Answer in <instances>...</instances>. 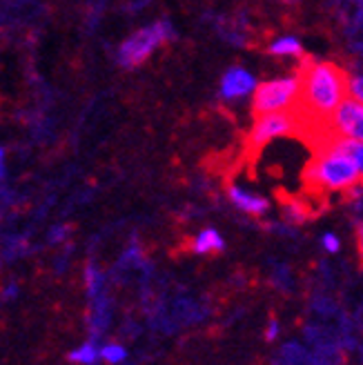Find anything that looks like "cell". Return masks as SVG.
<instances>
[{"instance_id":"cell-14","label":"cell","mask_w":363,"mask_h":365,"mask_svg":"<svg viewBox=\"0 0 363 365\" xmlns=\"http://www.w3.org/2000/svg\"><path fill=\"white\" fill-rule=\"evenodd\" d=\"M270 53L272 56H303V47L295 36H283L270 45Z\"/></svg>"},{"instance_id":"cell-2","label":"cell","mask_w":363,"mask_h":365,"mask_svg":"<svg viewBox=\"0 0 363 365\" xmlns=\"http://www.w3.org/2000/svg\"><path fill=\"white\" fill-rule=\"evenodd\" d=\"M312 160L303 180L315 192H348L359 185L363 172V145L354 138H323L312 145Z\"/></svg>"},{"instance_id":"cell-5","label":"cell","mask_w":363,"mask_h":365,"mask_svg":"<svg viewBox=\"0 0 363 365\" xmlns=\"http://www.w3.org/2000/svg\"><path fill=\"white\" fill-rule=\"evenodd\" d=\"M279 136H292V138H301V123L295 116V112H275V114H261L254 120L252 130L247 134V150L252 154H259L265 145L272 138Z\"/></svg>"},{"instance_id":"cell-11","label":"cell","mask_w":363,"mask_h":365,"mask_svg":"<svg viewBox=\"0 0 363 365\" xmlns=\"http://www.w3.org/2000/svg\"><path fill=\"white\" fill-rule=\"evenodd\" d=\"M130 352L123 343H116V341H107V343H101L98 345V361L107 363V365H121L127 361Z\"/></svg>"},{"instance_id":"cell-17","label":"cell","mask_w":363,"mask_h":365,"mask_svg":"<svg viewBox=\"0 0 363 365\" xmlns=\"http://www.w3.org/2000/svg\"><path fill=\"white\" fill-rule=\"evenodd\" d=\"M69 236V225H56L49 232V243H63Z\"/></svg>"},{"instance_id":"cell-12","label":"cell","mask_w":363,"mask_h":365,"mask_svg":"<svg viewBox=\"0 0 363 365\" xmlns=\"http://www.w3.org/2000/svg\"><path fill=\"white\" fill-rule=\"evenodd\" d=\"M69 361L78 363V365H96L98 363V341L89 339V341L81 343L78 348L69 352Z\"/></svg>"},{"instance_id":"cell-18","label":"cell","mask_w":363,"mask_h":365,"mask_svg":"<svg viewBox=\"0 0 363 365\" xmlns=\"http://www.w3.org/2000/svg\"><path fill=\"white\" fill-rule=\"evenodd\" d=\"M18 294H21V285H18V283H7L5 287H3V294H0V299H3V301H14Z\"/></svg>"},{"instance_id":"cell-9","label":"cell","mask_w":363,"mask_h":365,"mask_svg":"<svg viewBox=\"0 0 363 365\" xmlns=\"http://www.w3.org/2000/svg\"><path fill=\"white\" fill-rule=\"evenodd\" d=\"M223 247H225L223 236L219 230H214V227L201 230L190 243V250L194 254H198V257H205V254H214V252H223Z\"/></svg>"},{"instance_id":"cell-6","label":"cell","mask_w":363,"mask_h":365,"mask_svg":"<svg viewBox=\"0 0 363 365\" xmlns=\"http://www.w3.org/2000/svg\"><path fill=\"white\" fill-rule=\"evenodd\" d=\"M330 136L361 140V136H363V105H361V101L346 96L337 105L332 116L328 118V125H325V138H330Z\"/></svg>"},{"instance_id":"cell-8","label":"cell","mask_w":363,"mask_h":365,"mask_svg":"<svg viewBox=\"0 0 363 365\" xmlns=\"http://www.w3.org/2000/svg\"><path fill=\"white\" fill-rule=\"evenodd\" d=\"M227 196H230L234 207L241 210L243 214H250V216H263L270 210V200L265 196L254 194L250 190H243L241 185H230Z\"/></svg>"},{"instance_id":"cell-16","label":"cell","mask_w":363,"mask_h":365,"mask_svg":"<svg viewBox=\"0 0 363 365\" xmlns=\"http://www.w3.org/2000/svg\"><path fill=\"white\" fill-rule=\"evenodd\" d=\"M281 336V321L279 319H270L265 325V341H277Z\"/></svg>"},{"instance_id":"cell-15","label":"cell","mask_w":363,"mask_h":365,"mask_svg":"<svg viewBox=\"0 0 363 365\" xmlns=\"http://www.w3.org/2000/svg\"><path fill=\"white\" fill-rule=\"evenodd\" d=\"M321 247L328 252V254H339L341 252V239L334 232H325L321 236Z\"/></svg>"},{"instance_id":"cell-3","label":"cell","mask_w":363,"mask_h":365,"mask_svg":"<svg viewBox=\"0 0 363 365\" xmlns=\"http://www.w3.org/2000/svg\"><path fill=\"white\" fill-rule=\"evenodd\" d=\"M176 38V31L170 21H156L148 27H140L134 31L130 38L123 41L118 51H116V61L123 67H136L140 63L148 61L152 53L168 41Z\"/></svg>"},{"instance_id":"cell-4","label":"cell","mask_w":363,"mask_h":365,"mask_svg":"<svg viewBox=\"0 0 363 365\" xmlns=\"http://www.w3.org/2000/svg\"><path fill=\"white\" fill-rule=\"evenodd\" d=\"M299 96V78L285 76L265 81L254 87V98H252V114H275V112H290L295 107Z\"/></svg>"},{"instance_id":"cell-10","label":"cell","mask_w":363,"mask_h":365,"mask_svg":"<svg viewBox=\"0 0 363 365\" xmlns=\"http://www.w3.org/2000/svg\"><path fill=\"white\" fill-rule=\"evenodd\" d=\"M85 287H87L89 301L107 294V277L94 261L87 263V267H85Z\"/></svg>"},{"instance_id":"cell-19","label":"cell","mask_w":363,"mask_h":365,"mask_svg":"<svg viewBox=\"0 0 363 365\" xmlns=\"http://www.w3.org/2000/svg\"><path fill=\"white\" fill-rule=\"evenodd\" d=\"M3 174H5V150L0 148V178H3Z\"/></svg>"},{"instance_id":"cell-13","label":"cell","mask_w":363,"mask_h":365,"mask_svg":"<svg viewBox=\"0 0 363 365\" xmlns=\"http://www.w3.org/2000/svg\"><path fill=\"white\" fill-rule=\"evenodd\" d=\"M307 214H310V210H307V203L301 198H295V196H287L283 198V216H285V221L287 223H303Z\"/></svg>"},{"instance_id":"cell-1","label":"cell","mask_w":363,"mask_h":365,"mask_svg":"<svg viewBox=\"0 0 363 365\" xmlns=\"http://www.w3.org/2000/svg\"><path fill=\"white\" fill-rule=\"evenodd\" d=\"M299 96L292 107L301 123V140L317 145L325 138V125L337 105L348 96V71L334 63L305 58L297 71Z\"/></svg>"},{"instance_id":"cell-7","label":"cell","mask_w":363,"mask_h":365,"mask_svg":"<svg viewBox=\"0 0 363 365\" xmlns=\"http://www.w3.org/2000/svg\"><path fill=\"white\" fill-rule=\"evenodd\" d=\"M254 87H257V81L243 67H230L225 71V76L221 81V96L227 101H237V98H245L247 94H252Z\"/></svg>"}]
</instances>
